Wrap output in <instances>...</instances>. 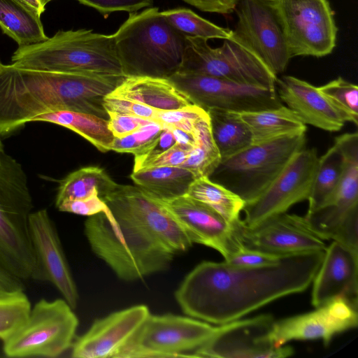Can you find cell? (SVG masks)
<instances>
[{
	"instance_id": "cell-1",
	"label": "cell",
	"mask_w": 358,
	"mask_h": 358,
	"mask_svg": "<svg viewBox=\"0 0 358 358\" xmlns=\"http://www.w3.org/2000/svg\"><path fill=\"white\" fill-rule=\"evenodd\" d=\"M324 251L287 255L276 264L245 267L204 261L184 278L175 293L189 317L223 324L282 296L306 290Z\"/></svg>"
},
{
	"instance_id": "cell-2",
	"label": "cell",
	"mask_w": 358,
	"mask_h": 358,
	"mask_svg": "<svg viewBox=\"0 0 358 358\" xmlns=\"http://www.w3.org/2000/svg\"><path fill=\"white\" fill-rule=\"evenodd\" d=\"M126 78L96 73L49 72L0 67V135L39 115L70 110L108 120L104 98Z\"/></svg>"
},
{
	"instance_id": "cell-3",
	"label": "cell",
	"mask_w": 358,
	"mask_h": 358,
	"mask_svg": "<svg viewBox=\"0 0 358 358\" xmlns=\"http://www.w3.org/2000/svg\"><path fill=\"white\" fill-rule=\"evenodd\" d=\"M113 34L125 76L169 78L178 71L187 36L168 22L158 7L130 13Z\"/></svg>"
},
{
	"instance_id": "cell-4",
	"label": "cell",
	"mask_w": 358,
	"mask_h": 358,
	"mask_svg": "<svg viewBox=\"0 0 358 358\" xmlns=\"http://www.w3.org/2000/svg\"><path fill=\"white\" fill-rule=\"evenodd\" d=\"M33 201L22 166L4 151L0 157V268L22 280H43L30 237Z\"/></svg>"
},
{
	"instance_id": "cell-5",
	"label": "cell",
	"mask_w": 358,
	"mask_h": 358,
	"mask_svg": "<svg viewBox=\"0 0 358 358\" xmlns=\"http://www.w3.org/2000/svg\"><path fill=\"white\" fill-rule=\"evenodd\" d=\"M11 62L28 70L124 76L113 34L87 29L59 30L43 41L18 46Z\"/></svg>"
},
{
	"instance_id": "cell-6",
	"label": "cell",
	"mask_w": 358,
	"mask_h": 358,
	"mask_svg": "<svg viewBox=\"0 0 358 358\" xmlns=\"http://www.w3.org/2000/svg\"><path fill=\"white\" fill-rule=\"evenodd\" d=\"M85 233L96 256L125 281L166 270L174 256L136 228L104 213L86 220Z\"/></svg>"
},
{
	"instance_id": "cell-7",
	"label": "cell",
	"mask_w": 358,
	"mask_h": 358,
	"mask_svg": "<svg viewBox=\"0 0 358 358\" xmlns=\"http://www.w3.org/2000/svg\"><path fill=\"white\" fill-rule=\"evenodd\" d=\"M306 132L252 143L221 159L208 178L239 196L245 203L256 199L306 144Z\"/></svg>"
},
{
	"instance_id": "cell-8",
	"label": "cell",
	"mask_w": 358,
	"mask_h": 358,
	"mask_svg": "<svg viewBox=\"0 0 358 358\" xmlns=\"http://www.w3.org/2000/svg\"><path fill=\"white\" fill-rule=\"evenodd\" d=\"M78 319L64 299H42L24 322L3 341L9 357H57L73 345Z\"/></svg>"
},
{
	"instance_id": "cell-9",
	"label": "cell",
	"mask_w": 358,
	"mask_h": 358,
	"mask_svg": "<svg viewBox=\"0 0 358 358\" xmlns=\"http://www.w3.org/2000/svg\"><path fill=\"white\" fill-rule=\"evenodd\" d=\"M215 330L191 317L150 313L113 358L192 357Z\"/></svg>"
},
{
	"instance_id": "cell-10",
	"label": "cell",
	"mask_w": 358,
	"mask_h": 358,
	"mask_svg": "<svg viewBox=\"0 0 358 358\" xmlns=\"http://www.w3.org/2000/svg\"><path fill=\"white\" fill-rule=\"evenodd\" d=\"M178 72L213 76L272 90H276L278 80L277 76L257 57L231 37L214 48L206 39L187 36Z\"/></svg>"
},
{
	"instance_id": "cell-11",
	"label": "cell",
	"mask_w": 358,
	"mask_h": 358,
	"mask_svg": "<svg viewBox=\"0 0 358 358\" xmlns=\"http://www.w3.org/2000/svg\"><path fill=\"white\" fill-rule=\"evenodd\" d=\"M292 57L334 50L338 29L328 0H271Z\"/></svg>"
},
{
	"instance_id": "cell-12",
	"label": "cell",
	"mask_w": 358,
	"mask_h": 358,
	"mask_svg": "<svg viewBox=\"0 0 358 358\" xmlns=\"http://www.w3.org/2000/svg\"><path fill=\"white\" fill-rule=\"evenodd\" d=\"M103 200L115 219L136 228L174 255L192 245L163 204L138 187L118 184Z\"/></svg>"
},
{
	"instance_id": "cell-13",
	"label": "cell",
	"mask_w": 358,
	"mask_h": 358,
	"mask_svg": "<svg viewBox=\"0 0 358 358\" xmlns=\"http://www.w3.org/2000/svg\"><path fill=\"white\" fill-rule=\"evenodd\" d=\"M170 79L195 104L242 113L281 106L276 90L223 78L177 72Z\"/></svg>"
},
{
	"instance_id": "cell-14",
	"label": "cell",
	"mask_w": 358,
	"mask_h": 358,
	"mask_svg": "<svg viewBox=\"0 0 358 358\" xmlns=\"http://www.w3.org/2000/svg\"><path fill=\"white\" fill-rule=\"evenodd\" d=\"M232 38L257 57L274 74L283 73L292 58L271 0H239Z\"/></svg>"
},
{
	"instance_id": "cell-15",
	"label": "cell",
	"mask_w": 358,
	"mask_h": 358,
	"mask_svg": "<svg viewBox=\"0 0 358 358\" xmlns=\"http://www.w3.org/2000/svg\"><path fill=\"white\" fill-rule=\"evenodd\" d=\"M275 320L271 315L236 320L215 327L210 338L192 357L283 358L292 356L290 346L276 347L270 339Z\"/></svg>"
},
{
	"instance_id": "cell-16",
	"label": "cell",
	"mask_w": 358,
	"mask_h": 358,
	"mask_svg": "<svg viewBox=\"0 0 358 358\" xmlns=\"http://www.w3.org/2000/svg\"><path fill=\"white\" fill-rule=\"evenodd\" d=\"M318 158L315 148H303L296 152L266 189L253 201L245 203V224L256 226L308 200Z\"/></svg>"
},
{
	"instance_id": "cell-17",
	"label": "cell",
	"mask_w": 358,
	"mask_h": 358,
	"mask_svg": "<svg viewBox=\"0 0 358 358\" xmlns=\"http://www.w3.org/2000/svg\"><path fill=\"white\" fill-rule=\"evenodd\" d=\"M236 238L244 247L271 254L287 255L325 251L327 245L308 226L303 217L286 213L254 227L240 218L231 224Z\"/></svg>"
},
{
	"instance_id": "cell-18",
	"label": "cell",
	"mask_w": 358,
	"mask_h": 358,
	"mask_svg": "<svg viewBox=\"0 0 358 358\" xmlns=\"http://www.w3.org/2000/svg\"><path fill=\"white\" fill-rule=\"evenodd\" d=\"M358 324L357 300L338 296L313 311L274 322L270 339L276 346L292 340L322 339L325 345Z\"/></svg>"
},
{
	"instance_id": "cell-19",
	"label": "cell",
	"mask_w": 358,
	"mask_h": 358,
	"mask_svg": "<svg viewBox=\"0 0 358 358\" xmlns=\"http://www.w3.org/2000/svg\"><path fill=\"white\" fill-rule=\"evenodd\" d=\"M343 155V169L330 201L304 217L308 227L323 240H334L340 228L358 215V134L346 133L335 138Z\"/></svg>"
},
{
	"instance_id": "cell-20",
	"label": "cell",
	"mask_w": 358,
	"mask_h": 358,
	"mask_svg": "<svg viewBox=\"0 0 358 358\" xmlns=\"http://www.w3.org/2000/svg\"><path fill=\"white\" fill-rule=\"evenodd\" d=\"M161 203L192 244L212 248L225 260L241 248L232 224L200 201L186 194Z\"/></svg>"
},
{
	"instance_id": "cell-21",
	"label": "cell",
	"mask_w": 358,
	"mask_h": 358,
	"mask_svg": "<svg viewBox=\"0 0 358 358\" xmlns=\"http://www.w3.org/2000/svg\"><path fill=\"white\" fill-rule=\"evenodd\" d=\"M145 305H136L94 321L71 346L75 358H113L150 315Z\"/></svg>"
},
{
	"instance_id": "cell-22",
	"label": "cell",
	"mask_w": 358,
	"mask_h": 358,
	"mask_svg": "<svg viewBox=\"0 0 358 358\" xmlns=\"http://www.w3.org/2000/svg\"><path fill=\"white\" fill-rule=\"evenodd\" d=\"M28 223L34 249L45 280L50 281L75 309L79 298L78 289L55 225L48 210L41 209L31 212Z\"/></svg>"
},
{
	"instance_id": "cell-23",
	"label": "cell",
	"mask_w": 358,
	"mask_h": 358,
	"mask_svg": "<svg viewBox=\"0 0 358 358\" xmlns=\"http://www.w3.org/2000/svg\"><path fill=\"white\" fill-rule=\"evenodd\" d=\"M313 282L311 301L315 308L340 296L357 300L358 253L333 241Z\"/></svg>"
},
{
	"instance_id": "cell-24",
	"label": "cell",
	"mask_w": 358,
	"mask_h": 358,
	"mask_svg": "<svg viewBox=\"0 0 358 358\" xmlns=\"http://www.w3.org/2000/svg\"><path fill=\"white\" fill-rule=\"evenodd\" d=\"M281 101L292 110L305 124L328 131H339L346 122L343 115L320 92L318 87L292 76L276 83Z\"/></svg>"
},
{
	"instance_id": "cell-25",
	"label": "cell",
	"mask_w": 358,
	"mask_h": 358,
	"mask_svg": "<svg viewBox=\"0 0 358 358\" xmlns=\"http://www.w3.org/2000/svg\"><path fill=\"white\" fill-rule=\"evenodd\" d=\"M110 94L160 111L177 110L194 104L170 79L163 78L127 76Z\"/></svg>"
},
{
	"instance_id": "cell-26",
	"label": "cell",
	"mask_w": 358,
	"mask_h": 358,
	"mask_svg": "<svg viewBox=\"0 0 358 358\" xmlns=\"http://www.w3.org/2000/svg\"><path fill=\"white\" fill-rule=\"evenodd\" d=\"M131 178L152 199L166 202L187 194L197 178L191 171L180 166H154L132 172Z\"/></svg>"
},
{
	"instance_id": "cell-27",
	"label": "cell",
	"mask_w": 358,
	"mask_h": 358,
	"mask_svg": "<svg viewBox=\"0 0 358 358\" xmlns=\"http://www.w3.org/2000/svg\"><path fill=\"white\" fill-rule=\"evenodd\" d=\"M248 126L253 143L270 141L306 131V124L290 108H275L240 113Z\"/></svg>"
},
{
	"instance_id": "cell-28",
	"label": "cell",
	"mask_w": 358,
	"mask_h": 358,
	"mask_svg": "<svg viewBox=\"0 0 358 358\" xmlns=\"http://www.w3.org/2000/svg\"><path fill=\"white\" fill-rule=\"evenodd\" d=\"M0 28L18 46L48 39L41 15L23 0H0Z\"/></svg>"
},
{
	"instance_id": "cell-29",
	"label": "cell",
	"mask_w": 358,
	"mask_h": 358,
	"mask_svg": "<svg viewBox=\"0 0 358 358\" xmlns=\"http://www.w3.org/2000/svg\"><path fill=\"white\" fill-rule=\"evenodd\" d=\"M31 122H50L68 128L103 152L111 150L115 138L108 128L107 120L80 112L55 111L37 115Z\"/></svg>"
},
{
	"instance_id": "cell-30",
	"label": "cell",
	"mask_w": 358,
	"mask_h": 358,
	"mask_svg": "<svg viewBox=\"0 0 358 358\" xmlns=\"http://www.w3.org/2000/svg\"><path fill=\"white\" fill-rule=\"evenodd\" d=\"M211 135L221 159L230 157L253 143L252 134L240 113L208 109Z\"/></svg>"
},
{
	"instance_id": "cell-31",
	"label": "cell",
	"mask_w": 358,
	"mask_h": 358,
	"mask_svg": "<svg viewBox=\"0 0 358 358\" xmlns=\"http://www.w3.org/2000/svg\"><path fill=\"white\" fill-rule=\"evenodd\" d=\"M117 185L102 168H81L71 173L61 181L55 206L65 200L83 199L94 195H98L103 199Z\"/></svg>"
},
{
	"instance_id": "cell-32",
	"label": "cell",
	"mask_w": 358,
	"mask_h": 358,
	"mask_svg": "<svg viewBox=\"0 0 358 358\" xmlns=\"http://www.w3.org/2000/svg\"><path fill=\"white\" fill-rule=\"evenodd\" d=\"M343 169V155L339 146L334 144L320 158L308 196L310 213L327 203L338 185Z\"/></svg>"
},
{
	"instance_id": "cell-33",
	"label": "cell",
	"mask_w": 358,
	"mask_h": 358,
	"mask_svg": "<svg viewBox=\"0 0 358 358\" xmlns=\"http://www.w3.org/2000/svg\"><path fill=\"white\" fill-rule=\"evenodd\" d=\"M187 194L213 210L231 224L240 218L245 205L239 196L206 176L196 178Z\"/></svg>"
},
{
	"instance_id": "cell-34",
	"label": "cell",
	"mask_w": 358,
	"mask_h": 358,
	"mask_svg": "<svg viewBox=\"0 0 358 358\" xmlns=\"http://www.w3.org/2000/svg\"><path fill=\"white\" fill-rule=\"evenodd\" d=\"M195 134V145L180 167L191 171L197 178L208 177L221 160L211 135L209 116L199 121Z\"/></svg>"
},
{
	"instance_id": "cell-35",
	"label": "cell",
	"mask_w": 358,
	"mask_h": 358,
	"mask_svg": "<svg viewBox=\"0 0 358 358\" xmlns=\"http://www.w3.org/2000/svg\"><path fill=\"white\" fill-rule=\"evenodd\" d=\"M161 13L174 28L187 36L206 40H224L231 36V29L219 27L189 8H176L161 11Z\"/></svg>"
},
{
	"instance_id": "cell-36",
	"label": "cell",
	"mask_w": 358,
	"mask_h": 358,
	"mask_svg": "<svg viewBox=\"0 0 358 358\" xmlns=\"http://www.w3.org/2000/svg\"><path fill=\"white\" fill-rule=\"evenodd\" d=\"M31 303L22 289L0 288V339L12 334L27 319Z\"/></svg>"
},
{
	"instance_id": "cell-37",
	"label": "cell",
	"mask_w": 358,
	"mask_h": 358,
	"mask_svg": "<svg viewBox=\"0 0 358 358\" xmlns=\"http://www.w3.org/2000/svg\"><path fill=\"white\" fill-rule=\"evenodd\" d=\"M320 92L343 115L346 122L358 124V87L341 77L318 87Z\"/></svg>"
},
{
	"instance_id": "cell-38",
	"label": "cell",
	"mask_w": 358,
	"mask_h": 358,
	"mask_svg": "<svg viewBox=\"0 0 358 358\" xmlns=\"http://www.w3.org/2000/svg\"><path fill=\"white\" fill-rule=\"evenodd\" d=\"M164 126L150 122L134 132L120 138H114L111 150L121 153H131L139 156L148 150L159 138Z\"/></svg>"
},
{
	"instance_id": "cell-39",
	"label": "cell",
	"mask_w": 358,
	"mask_h": 358,
	"mask_svg": "<svg viewBox=\"0 0 358 358\" xmlns=\"http://www.w3.org/2000/svg\"><path fill=\"white\" fill-rule=\"evenodd\" d=\"M208 116L206 110L194 104L173 110H157V122L171 129L192 133L199 121Z\"/></svg>"
},
{
	"instance_id": "cell-40",
	"label": "cell",
	"mask_w": 358,
	"mask_h": 358,
	"mask_svg": "<svg viewBox=\"0 0 358 358\" xmlns=\"http://www.w3.org/2000/svg\"><path fill=\"white\" fill-rule=\"evenodd\" d=\"M108 113L148 119L157 122V110L140 103L108 94L103 100Z\"/></svg>"
},
{
	"instance_id": "cell-41",
	"label": "cell",
	"mask_w": 358,
	"mask_h": 358,
	"mask_svg": "<svg viewBox=\"0 0 358 358\" xmlns=\"http://www.w3.org/2000/svg\"><path fill=\"white\" fill-rule=\"evenodd\" d=\"M59 210L85 216H92L104 213L107 216L113 214L106 203L98 195L83 199L65 200L56 206Z\"/></svg>"
},
{
	"instance_id": "cell-42",
	"label": "cell",
	"mask_w": 358,
	"mask_h": 358,
	"mask_svg": "<svg viewBox=\"0 0 358 358\" xmlns=\"http://www.w3.org/2000/svg\"><path fill=\"white\" fill-rule=\"evenodd\" d=\"M80 3L96 9L105 18L117 11L136 12L143 8H150L153 0H76Z\"/></svg>"
},
{
	"instance_id": "cell-43",
	"label": "cell",
	"mask_w": 358,
	"mask_h": 358,
	"mask_svg": "<svg viewBox=\"0 0 358 358\" xmlns=\"http://www.w3.org/2000/svg\"><path fill=\"white\" fill-rule=\"evenodd\" d=\"M285 255L268 253L259 250L249 249L243 245L226 262L238 266L258 267L276 264Z\"/></svg>"
},
{
	"instance_id": "cell-44",
	"label": "cell",
	"mask_w": 358,
	"mask_h": 358,
	"mask_svg": "<svg viewBox=\"0 0 358 358\" xmlns=\"http://www.w3.org/2000/svg\"><path fill=\"white\" fill-rule=\"evenodd\" d=\"M108 128L113 136L120 138L130 134L153 121L129 115L108 113Z\"/></svg>"
},
{
	"instance_id": "cell-45",
	"label": "cell",
	"mask_w": 358,
	"mask_h": 358,
	"mask_svg": "<svg viewBox=\"0 0 358 358\" xmlns=\"http://www.w3.org/2000/svg\"><path fill=\"white\" fill-rule=\"evenodd\" d=\"M192 148V146L176 143L162 154L144 163L140 169L154 166H180Z\"/></svg>"
},
{
	"instance_id": "cell-46",
	"label": "cell",
	"mask_w": 358,
	"mask_h": 358,
	"mask_svg": "<svg viewBox=\"0 0 358 358\" xmlns=\"http://www.w3.org/2000/svg\"><path fill=\"white\" fill-rule=\"evenodd\" d=\"M176 139L171 128L164 127L157 141L143 154L134 157V171L149 160L159 156L176 143Z\"/></svg>"
},
{
	"instance_id": "cell-47",
	"label": "cell",
	"mask_w": 358,
	"mask_h": 358,
	"mask_svg": "<svg viewBox=\"0 0 358 358\" xmlns=\"http://www.w3.org/2000/svg\"><path fill=\"white\" fill-rule=\"evenodd\" d=\"M197 9L207 13L229 14L233 12L239 0H182Z\"/></svg>"
},
{
	"instance_id": "cell-48",
	"label": "cell",
	"mask_w": 358,
	"mask_h": 358,
	"mask_svg": "<svg viewBox=\"0 0 358 358\" xmlns=\"http://www.w3.org/2000/svg\"><path fill=\"white\" fill-rule=\"evenodd\" d=\"M28 5L32 7L38 14L41 15L45 10V8L43 7L39 0H23Z\"/></svg>"
},
{
	"instance_id": "cell-49",
	"label": "cell",
	"mask_w": 358,
	"mask_h": 358,
	"mask_svg": "<svg viewBox=\"0 0 358 358\" xmlns=\"http://www.w3.org/2000/svg\"><path fill=\"white\" fill-rule=\"evenodd\" d=\"M52 0H39L41 4L45 8V6Z\"/></svg>"
},
{
	"instance_id": "cell-50",
	"label": "cell",
	"mask_w": 358,
	"mask_h": 358,
	"mask_svg": "<svg viewBox=\"0 0 358 358\" xmlns=\"http://www.w3.org/2000/svg\"><path fill=\"white\" fill-rule=\"evenodd\" d=\"M3 152H4L3 145L2 141H1V138H0V157H1V155Z\"/></svg>"
},
{
	"instance_id": "cell-51",
	"label": "cell",
	"mask_w": 358,
	"mask_h": 358,
	"mask_svg": "<svg viewBox=\"0 0 358 358\" xmlns=\"http://www.w3.org/2000/svg\"><path fill=\"white\" fill-rule=\"evenodd\" d=\"M2 64H3L0 62V67L2 66Z\"/></svg>"
}]
</instances>
